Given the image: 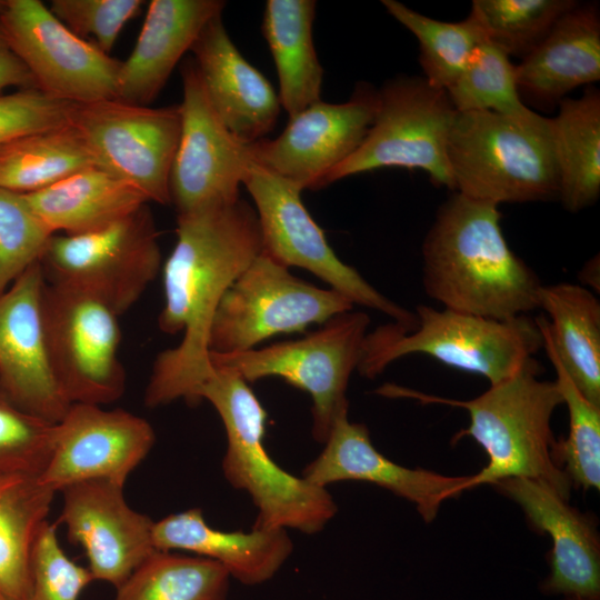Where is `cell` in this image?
I'll list each match as a JSON object with an SVG mask.
<instances>
[{"label": "cell", "instance_id": "obj_1", "mask_svg": "<svg viewBox=\"0 0 600 600\" xmlns=\"http://www.w3.org/2000/svg\"><path fill=\"white\" fill-rule=\"evenodd\" d=\"M261 252L257 212L241 198L178 213L177 242L162 268L158 327L167 334L181 332L182 339L157 356L144 392L148 408L178 399L197 402L196 392L212 371L208 338L217 307Z\"/></svg>", "mask_w": 600, "mask_h": 600}, {"label": "cell", "instance_id": "obj_2", "mask_svg": "<svg viewBox=\"0 0 600 600\" xmlns=\"http://www.w3.org/2000/svg\"><path fill=\"white\" fill-rule=\"evenodd\" d=\"M499 206L453 192L422 243V284L443 308L508 320L539 309L542 286L509 247Z\"/></svg>", "mask_w": 600, "mask_h": 600}, {"label": "cell", "instance_id": "obj_3", "mask_svg": "<svg viewBox=\"0 0 600 600\" xmlns=\"http://www.w3.org/2000/svg\"><path fill=\"white\" fill-rule=\"evenodd\" d=\"M541 366L532 358L510 378L490 384L470 400L427 394L393 383L377 393L388 398H410L421 403H440L464 409L470 418L466 429L453 437L457 442L472 438L488 456L487 466L471 476V489L494 484L507 478L541 481L569 500L572 483L553 457L556 439L551 418L562 403L554 381L540 380Z\"/></svg>", "mask_w": 600, "mask_h": 600}, {"label": "cell", "instance_id": "obj_4", "mask_svg": "<svg viewBox=\"0 0 600 600\" xmlns=\"http://www.w3.org/2000/svg\"><path fill=\"white\" fill-rule=\"evenodd\" d=\"M212 366V364H211ZM209 401L227 437L222 471L236 489L246 491L258 510L254 527L320 532L336 516L327 488L282 469L264 447L267 412L248 382L234 371L212 366L196 392Z\"/></svg>", "mask_w": 600, "mask_h": 600}, {"label": "cell", "instance_id": "obj_5", "mask_svg": "<svg viewBox=\"0 0 600 600\" xmlns=\"http://www.w3.org/2000/svg\"><path fill=\"white\" fill-rule=\"evenodd\" d=\"M453 192L494 203L559 199L549 118L458 112L448 141Z\"/></svg>", "mask_w": 600, "mask_h": 600}, {"label": "cell", "instance_id": "obj_6", "mask_svg": "<svg viewBox=\"0 0 600 600\" xmlns=\"http://www.w3.org/2000/svg\"><path fill=\"white\" fill-rule=\"evenodd\" d=\"M414 316L411 330L392 322L367 333L357 368L361 376L372 379L397 359L419 353L496 384L543 348L536 319L527 316L498 320L427 304L417 306Z\"/></svg>", "mask_w": 600, "mask_h": 600}, {"label": "cell", "instance_id": "obj_7", "mask_svg": "<svg viewBox=\"0 0 600 600\" xmlns=\"http://www.w3.org/2000/svg\"><path fill=\"white\" fill-rule=\"evenodd\" d=\"M458 111L447 91L423 77L397 76L378 90L373 122L357 151L334 168L326 186L381 168L420 169L453 191L448 141Z\"/></svg>", "mask_w": 600, "mask_h": 600}, {"label": "cell", "instance_id": "obj_8", "mask_svg": "<svg viewBox=\"0 0 600 600\" xmlns=\"http://www.w3.org/2000/svg\"><path fill=\"white\" fill-rule=\"evenodd\" d=\"M370 323L362 311L340 313L301 339L237 353L209 352L210 363L244 381L280 377L310 394L312 436L323 443L336 417L349 408L347 388L361 359Z\"/></svg>", "mask_w": 600, "mask_h": 600}, {"label": "cell", "instance_id": "obj_9", "mask_svg": "<svg viewBox=\"0 0 600 600\" xmlns=\"http://www.w3.org/2000/svg\"><path fill=\"white\" fill-rule=\"evenodd\" d=\"M39 262L48 283L86 291L120 317L161 267L159 233L148 203L97 231L53 234Z\"/></svg>", "mask_w": 600, "mask_h": 600}, {"label": "cell", "instance_id": "obj_10", "mask_svg": "<svg viewBox=\"0 0 600 600\" xmlns=\"http://www.w3.org/2000/svg\"><path fill=\"white\" fill-rule=\"evenodd\" d=\"M242 184L256 206L262 253L287 268L310 271L353 306L384 313L406 330L414 327V312L383 296L338 258L306 209L300 187L252 160L246 168Z\"/></svg>", "mask_w": 600, "mask_h": 600}, {"label": "cell", "instance_id": "obj_11", "mask_svg": "<svg viewBox=\"0 0 600 600\" xmlns=\"http://www.w3.org/2000/svg\"><path fill=\"white\" fill-rule=\"evenodd\" d=\"M353 307L341 293L297 278L261 252L220 300L210 326L209 352L248 351L271 337L323 324Z\"/></svg>", "mask_w": 600, "mask_h": 600}, {"label": "cell", "instance_id": "obj_12", "mask_svg": "<svg viewBox=\"0 0 600 600\" xmlns=\"http://www.w3.org/2000/svg\"><path fill=\"white\" fill-rule=\"evenodd\" d=\"M68 124L83 139L97 167L170 204L169 181L181 134L178 106L150 108L120 99L70 104Z\"/></svg>", "mask_w": 600, "mask_h": 600}, {"label": "cell", "instance_id": "obj_13", "mask_svg": "<svg viewBox=\"0 0 600 600\" xmlns=\"http://www.w3.org/2000/svg\"><path fill=\"white\" fill-rule=\"evenodd\" d=\"M43 312L51 366L67 400L97 406L119 400L126 389L119 316L86 291L48 282Z\"/></svg>", "mask_w": 600, "mask_h": 600}, {"label": "cell", "instance_id": "obj_14", "mask_svg": "<svg viewBox=\"0 0 600 600\" xmlns=\"http://www.w3.org/2000/svg\"><path fill=\"white\" fill-rule=\"evenodd\" d=\"M0 23L42 92L72 103L118 98L122 61L71 32L43 2L7 0Z\"/></svg>", "mask_w": 600, "mask_h": 600}, {"label": "cell", "instance_id": "obj_15", "mask_svg": "<svg viewBox=\"0 0 600 600\" xmlns=\"http://www.w3.org/2000/svg\"><path fill=\"white\" fill-rule=\"evenodd\" d=\"M181 78V134L170 173V201L177 213L233 203L251 160L248 144L214 112L193 60L182 64Z\"/></svg>", "mask_w": 600, "mask_h": 600}, {"label": "cell", "instance_id": "obj_16", "mask_svg": "<svg viewBox=\"0 0 600 600\" xmlns=\"http://www.w3.org/2000/svg\"><path fill=\"white\" fill-rule=\"evenodd\" d=\"M377 106L378 90L359 83L348 101H317L290 117L277 138L248 144L250 159L302 190L321 189L329 173L364 140Z\"/></svg>", "mask_w": 600, "mask_h": 600}, {"label": "cell", "instance_id": "obj_17", "mask_svg": "<svg viewBox=\"0 0 600 600\" xmlns=\"http://www.w3.org/2000/svg\"><path fill=\"white\" fill-rule=\"evenodd\" d=\"M40 262L0 294V391L20 409L58 423L70 407L54 376L44 326Z\"/></svg>", "mask_w": 600, "mask_h": 600}, {"label": "cell", "instance_id": "obj_18", "mask_svg": "<svg viewBox=\"0 0 600 600\" xmlns=\"http://www.w3.org/2000/svg\"><path fill=\"white\" fill-rule=\"evenodd\" d=\"M154 441L151 424L127 410L71 403L57 423L54 447L40 477L56 492L92 479L123 487Z\"/></svg>", "mask_w": 600, "mask_h": 600}, {"label": "cell", "instance_id": "obj_19", "mask_svg": "<svg viewBox=\"0 0 600 600\" xmlns=\"http://www.w3.org/2000/svg\"><path fill=\"white\" fill-rule=\"evenodd\" d=\"M58 522L81 546L94 580L119 588L156 551L153 521L126 501L123 487L103 479L64 487Z\"/></svg>", "mask_w": 600, "mask_h": 600}, {"label": "cell", "instance_id": "obj_20", "mask_svg": "<svg viewBox=\"0 0 600 600\" xmlns=\"http://www.w3.org/2000/svg\"><path fill=\"white\" fill-rule=\"evenodd\" d=\"M323 443L321 453L304 468V479L323 488L340 481L374 483L412 502L426 522L437 517L446 500L471 489V476H443L388 459L372 444L367 427L349 420L348 409L336 417Z\"/></svg>", "mask_w": 600, "mask_h": 600}, {"label": "cell", "instance_id": "obj_21", "mask_svg": "<svg viewBox=\"0 0 600 600\" xmlns=\"http://www.w3.org/2000/svg\"><path fill=\"white\" fill-rule=\"evenodd\" d=\"M552 540L547 594L600 600V543L596 526L541 481L507 478L494 483Z\"/></svg>", "mask_w": 600, "mask_h": 600}, {"label": "cell", "instance_id": "obj_22", "mask_svg": "<svg viewBox=\"0 0 600 600\" xmlns=\"http://www.w3.org/2000/svg\"><path fill=\"white\" fill-rule=\"evenodd\" d=\"M190 50L206 94L231 134L244 144L264 139L280 113L278 93L240 53L221 14L206 24Z\"/></svg>", "mask_w": 600, "mask_h": 600}, {"label": "cell", "instance_id": "obj_23", "mask_svg": "<svg viewBox=\"0 0 600 600\" xmlns=\"http://www.w3.org/2000/svg\"><path fill=\"white\" fill-rule=\"evenodd\" d=\"M284 529L252 527L222 531L208 524L200 508L171 513L153 522L152 539L158 551H186L222 566L246 586L272 579L293 550Z\"/></svg>", "mask_w": 600, "mask_h": 600}, {"label": "cell", "instance_id": "obj_24", "mask_svg": "<svg viewBox=\"0 0 600 600\" xmlns=\"http://www.w3.org/2000/svg\"><path fill=\"white\" fill-rule=\"evenodd\" d=\"M222 0H152L131 54L121 62L118 98L148 106L166 86L206 24L222 14Z\"/></svg>", "mask_w": 600, "mask_h": 600}, {"label": "cell", "instance_id": "obj_25", "mask_svg": "<svg viewBox=\"0 0 600 600\" xmlns=\"http://www.w3.org/2000/svg\"><path fill=\"white\" fill-rule=\"evenodd\" d=\"M600 79V11L596 2L568 11L544 40L516 64L522 102L550 107Z\"/></svg>", "mask_w": 600, "mask_h": 600}, {"label": "cell", "instance_id": "obj_26", "mask_svg": "<svg viewBox=\"0 0 600 600\" xmlns=\"http://www.w3.org/2000/svg\"><path fill=\"white\" fill-rule=\"evenodd\" d=\"M536 318L580 392L600 407V302L589 289L569 282L542 284Z\"/></svg>", "mask_w": 600, "mask_h": 600}, {"label": "cell", "instance_id": "obj_27", "mask_svg": "<svg viewBox=\"0 0 600 600\" xmlns=\"http://www.w3.org/2000/svg\"><path fill=\"white\" fill-rule=\"evenodd\" d=\"M23 194L54 234L100 230L149 202L139 190L99 167L83 169L48 188Z\"/></svg>", "mask_w": 600, "mask_h": 600}, {"label": "cell", "instance_id": "obj_28", "mask_svg": "<svg viewBox=\"0 0 600 600\" xmlns=\"http://www.w3.org/2000/svg\"><path fill=\"white\" fill-rule=\"evenodd\" d=\"M314 0H268L262 33L279 80L280 106L290 117L320 101L323 69L312 38Z\"/></svg>", "mask_w": 600, "mask_h": 600}, {"label": "cell", "instance_id": "obj_29", "mask_svg": "<svg viewBox=\"0 0 600 600\" xmlns=\"http://www.w3.org/2000/svg\"><path fill=\"white\" fill-rule=\"evenodd\" d=\"M549 118L559 174V199L570 212L581 211L600 196V91L586 87L579 98L567 97Z\"/></svg>", "mask_w": 600, "mask_h": 600}, {"label": "cell", "instance_id": "obj_30", "mask_svg": "<svg viewBox=\"0 0 600 600\" xmlns=\"http://www.w3.org/2000/svg\"><path fill=\"white\" fill-rule=\"evenodd\" d=\"M56 491L40 474L0 472V594L30 600V551Z\"/></svg>", "mask_w": 600, "mask_h": 600}, {"label": "cell", "instance_id": "obj_31", "mask_svg": "<svg viewBox=\"0 0 600 600\" xmlns=\"http://www.w3.org/2000/svg\"><path fill=\"white\" fill-rule=\"evenodd\" d=\"M90 167L96 161L69 124L0 143V187L14 192L42 190Z\"/></svg>", "mask_w": 600, "mask_h": 600}, {"label": "cell", "instance_id": "obj_32", "mask_svg": "<svg viewBox=\"0 0 600 600\" xmlns=\"http://www.w3.org/2000/svg\"><path fill=\"white\" fill-rule=\"evenodd\" d=\"M230 579L216 561L156 551L117 588L114 600H227Z\"/></svg>", "mask_w": 600, "mask_h": 600}, {"label": "cell", "instance_id": "obj_33", "mask_svg": "<svg viewBox=\"0 0 600 600\" xmlns=\"http://www.w3.org/2000/svg\"><path fill=\"white\" fill-rule=\"evenodd\" d=\"M381 2L387 12L416 37L422 77L433 87L447 90L473 52L489 41L471 10L466 19L448 22L427 17L396 0Z\"/></svg>", "mask_w": 600, "mask_h": 600}, {"label": "cell", "instance_id": "obj_34", "mask_svg": "<svg viewBox=\"0 0 600 600\" xmlns=\"http://www.w3.org/2000/svg\"><path fill=\"white\" fill-rule=\"evenodd\" d=\"M537 322V321H536ZM538 324V323H537ZM543 349L556 371V383L567 404L569 434L556 440L553 457L572 486L584 490L600 487V407L590 402L576 387L541 326Z\"/></svg>", "mask_w": 600, "mask_h": 600}, {"label": "cell", "instance_id": "obj_35", "mask_svg": "<svg viewBox=\"0 0 600 600\" xmlns=\"http://www.w3.org/2000/svg\"><path fill=\"white\" fill-rule=\"evenodd\" d=\"M574 0H473V11L490 43L509 58L530 54L556 23L573 7Z\"/></svg>", "mask_w": 600, "mask_h": 600}, {"label": "cell", "instance_id": "obj_36", "mask_svg": "<svg viewBox=\"0 0 600 600\" xmlns=\"http://www.w3.org/2000/svg\"><path fill=\"white\" fill-rule=\"evenodd\" d=\"M446 91L458 112L493 111L521 116L532 110L520 98L516 64L489 41L473 52Z\"/></svg>", "mask_w": 600, "mask_h": 600}, {"label": "cell", "instance_id": "obj_37", "mask_svg": "<svg viewBox=\"0 0 600 600\" xmlns=\"http://www.w3.org/2000/svg\"><path fill=\"white\" fill-rule=\"evenodd\" d=\"M53 234L23 193L0 187V294L40 261Z\"/></svg>", "mask_w": 600, "mask_h": 600}, {"label": "cell", "instance_id": "obj_38", "mask_svg": "<svg viewBox=\"0 0 600 600\" xmlns=\"http://www.w3.org/2000/svg\"><path fill=\"white\" fill-rule=\"evenodd\" d=\"M57 423L36 417L0 391V472L42 474L50 460Z\"/></svg>", "mask_w": 600, "mask_h": 600}, {"label": "cell", "instance_id": "obj_39", "mask_svg": "<svg viewBox=\"0 0 600 600\" xmlns=\"http://www.w3.org/2000/svg\"><path fill=\"white\" fill-rule=\"evenodd\" d=\"M30 600H79L94 578L88 567L71 560L57 537V523L46 520L30 551Z\"/></svg>", "mask_w": 600, "mask_h": 600}, {"label": "cell", "instance_id": "obj_40", "mask_svg": "<svg viewBox=\"0 0 600 600\" xmlns=\"http://www.w3.org/2000/svg\"><path fill=\"white\" fill-rule=\"evenodd\" d=\"M141 0H53L50 11L71 32L108 53L123 26L141 11Z\"/></svg>", "mask_w": 600, "mask_h": 600}, {"label": "cell", "instance_id": "obj_41", "mask_svg": "<svg viewBox=\"0 0 600 600\" xmlns=\"http://www.w3.org/2000/svg\"><path fill=\"white\" fill-rule=\"evenodd\" d=\"M70 104L36 88L1 94L0 143L19 136L67 126Z\"/></svg>", "mask_w": 600, "mask_h": 600}, {"label": "cell", "instance_id": "obj_42", "mask_svg": "<svg viewBox=\"0 0 600 600\" xmlns=\"http://www.w3.org/2000/svg\"><path fill=\"white\" fill-rule=\"evenodd\" d=\"M6 4L7 0H0V13L4 10ZM9 87L38 89L32 74L8 43L0 23V96Z\"/></svg>", "mask_w": 600, "mask_h": 600}, {"label": "cell", "instance_id": "obj_43", "mask_svg": "<svg viewBox=\"0 0 600 600\" xmlns=\"http://www.w3.org/2000/svg\"><path fill=\"white\" fill-rule=\"evenodd\" d=\"M596 272L599 273V256L590 259L581 270L582 282L596 288V281L599 284V279L596 278Z\"/></svg>", "mask_w": 600, "mask_h": 600}, {"label": "cell", "instance_id": "obj_44", "mask_svg": "<svg viewBox=\"0 0 600 600\" xmlns=\"http://www.w3.org/2000/svg\"><path fill=\"white\" fill-rule=\"evenodd\" d=\"M562 600H589V599H582V598H577V597H563Z\"/></svg>", "mask_w": 600, "mask_h": 600}, {"label": "cell", "instance_id": "obj_45", "mask_svg": "<svg viewBox=\"0 0 600 600\" xmlns=\"http://www.w3.org/2000/svg\"><path fill=\"white\" fill-rule=\"evenodd\" d=\"M0 600H7L6 598H3L1 594H0Z\"/></svg>", "mask_w": 600, "mask_h": 600}]
</instances>
